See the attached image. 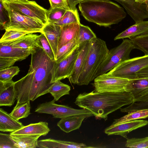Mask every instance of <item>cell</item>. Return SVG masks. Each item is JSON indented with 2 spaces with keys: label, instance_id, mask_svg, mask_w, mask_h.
Here are the masks:
<instances>
[{
  "label": "cell",
  "instance_id": "1",
  "mask_svg": "<svg viewBox=\"0 0 148 148\" xmlns=\"http://www.w3.org/2000/svg\"><path fill=\"white\" fill-rule=\"evenodd\" d=\"M55 60L51 59L40 47L32 49L31 59L27 74L15 82L16 104L33 101L48 93L52 84V71Z\"/></svg>",
  "mask_w": 148,
  "mask_h": 148
},
{
  "label": "cell",
  "instance_id": "2",
  "mask_svg": "<svg viewBox=\"0 0 148 148\" xmlns=\"http://www.w3.org/2000/svg\"><path fill=\"white\" fill-rule=\"evenodd\" d=\"M134 102L130 92H97L94 90L79 94L75 103L79 107L87 109L96 118L108 119L110 114Z\"/></svg>",
  "mask_w": 148,
  "mask_h": 148
},
{
  "label": "cell",
  "instance_id": "3",
  "mask_svg": "<svg viewBox=\"0 0 148 148\" xmlns=\"http://www.w3.org/2000/svg\"><path fill=\"white\" fill-rule=\"evenodd\" d=\"M78 8L86 20L100 26L110 27L126 16L123 8L110 0H85L79 3Z\"/></svg>",
  "mask_w": 148,
  "mask_h": 148
},
{
  "label": "cell",
  "instance_id": "4",
  "mask_svg": "<svg viewBox=\"0 0 148 148\" xmlns=\"http://www.w3.org/2000/svg\"><path fill=\"white\" fill-rule=\"evenodd\" d=\"M109 51L103 40L96 37L90 41L88 53L76 84L88 85L94 79L99 68L107 57Z\"/></svg>",
  "mask_w": 148,
  "mask_h": 148
},
{
  "label": "cell",
  "instance_id": "5",
  "mask_svg": "<svg viewBox=\"0 0 148 148\" xmlns=\"http://www.w3.org/2000/svg\"><path fill=\"white\" fill-rule=\"evenodd\" d=\"M4 7L8 12L9 20L2 26L3 29L19 31L30 33L42 32V29L45 25L43 24L14 10Z\"/></svg>",
  "mask_w": 148,
  "mask_h": 148
},
{
  "label": "cell",
  "instance_id": "6",
  "mask_svg": "<svg viewBox=\"0 0 148 148\" xmlns=\"http://www.w3.org/2000/svg\"><path fill=\"white\" fill-rule=\"evenodd\" d=\"M135 49L131 40L126 39L119 45L109 50L96 73V77L107 73L120 63L130 59L131 52Z\"/></svg>",
  "mask_w": 148,
  "mask_h": 148
},
{
  "label": "cell",
  "instance_id": "7",
  "mask_svg": "<svg viewBox=\"0 0 148 148\" xmlns=\"http://www.w3.org/2000/svg\"><path fill=\"white\" fill-rule=\"evenodd\" d=\"M0 1L4 6L34 18L44 25L48 23L46 14L47 10L34 1L0 0Z\"/></svg>",
  "mask_w": 148,
  "mask_h": 148
},
{
  "label": "cell",
  "instance_id": "8",
  "mask_svg": "<svg viewBox=\"0 0 148 148\" xmlns=\"http://www.w3.org/2000/svg\"><path fill=\"white\" fill-rule=\"evenodd\" d=\"M148 66V55L130 58L122 62L107 73L129 80L134 79L136 73Z\"/></svg>",
  "mask_w": 148,
  "mask_h": 148
},
{
  "label": "cell",
  "instance_id": "9",
  "mask_svg": "<svg viewBox=\"0 0 148 148\" xmlns=\"http://www.w3.org/2000/svg\"><path fill=\"white\" fill-rule=\"evenodd\" d=\"M53 100L39 104L35 112L39 113L51 114L55 118L62 119L74 115H84L88 117L93 115L89 110L85 109H77L65 105L56 103Z\"/></svg>",
  "mask_w": 148,
  "mask_h": 148
},
{
  "label": "cell",
  "instance_id": "10",
  "mask_svg": "<svg viewBox=\"0 0 148 148\" xmlns=\"http://www.w3.org/2000/svg\"><path fill=\"white\" fill-rule=\"evenodd\" d=\"M126 92L132 95L134 102H148V66L136 74L135 78L129 80Z\"/></svg>",
  "mask_w": 148,
  "mask_h": 148
},
{
  "label": "cell",
  "instance_id": "11",
  "mask_svg": "<svg viewBox=\"0 0 148 148\" xmlns=\"http://www.w3.org/2000/svg\"><path fill=\"white\" fill-rule=\"evenodd\" d=\"M129 80L112 75L107 73L100 75L94 79V90L97 92H123Z\"/></svg>",
  "mask_w": 148,
  "mask_h": 148
},
{
  "label": "cell",
  "instance_id": "12",
  "mask_svg": "<svg viewBox=\"0 0 148 148\" xmlns=\"http://www.w3.org/2000/svg\"><path fill=\"white\" fill-rule=\"evenodd\" d=\"M79 52L78 45L69 55L60 61L55 62L52 71L51 82L68 78L71 75Z\"/></svg>",
  "mask_w": 148,
  "mask_h": 148
},
{
  "label": "cell",
  "instance_id": "13",
  "mask_svg": "<svg viewBox=\"0 0 148 148\" xmlns=\"http://www.w3.org/2000/svg\"><path fill=\"white\" fill-rule=\"evenodd\" d=\"M148 121L137 119L120 123H113L104 130L108 135H119L127 138V135L132 131L145 126Z\"/></svg>",
  "mask_w": 148,
  "mask_h": 148
},
{
  "label": "cell",
  "instance_id": "14",
  "mask_svg": "<svg viewBox=\"0 0 148 148\" xmlns=\"http://www.w3.org/2000/svg\"><path fill=\"white\" fill-rule=\"evenodd\" d=\"M120 3L135 23L148 18V11L145 3L136 2V0H114Z\"/></svg>",
  "mask_w": 148,
  "mask_h": 148
},
{
  "label": "cell",
  "instance_id": "15",
  "mask_svg": "<svg viewBox=\"0 0 148 148\" xmlns=\"http://www.w3.org/2000/svg\"><path fill=\"white\" fill-rule=\"evenodd\" d=\"M79 52L72 73L68 78L71 84H77L79 77L84 67L90 47V41L79 45Z\"/></svg>",
  "mask_w": 148,
  "mask_h": 148
},
{
  "label": "cell",
  "instance_id": "16",
  "mask_svg": "<svg viewBox=\"0 0 148 148\" xmlns=\"http://www.w3.org/2000/svg\"><path fill=\"white\" fill-rule=\"evenodd\" d=\"M61 26L51 22L45 25L42 32L44 34L49 42L53 51L55 60L58 51L59 39Z\"/></svg>",
  "mask_w": 148,
  "mask_h": 148
},
{
  "label": "cell",
  "instance_id": "17",
  "mask_svg": "<svg viewBox=\"0 0 148 148\" xmlns=\"http://www.w3.org/2000/svg\"><path fill=\"white\" fill-rule=\"evenodd\" d=\"M15 82L12 79L5 82L0 81V106H11L16 99Z\"/></svg>",
  "mask_w": 148,
  "mask_h": 148
},
{
  "label": "cell",
  "instance_id": "18",
  "mask_svg": "<svg viewBox=\"0 0 148 148\" xmlns=\"http://www.w3.org/2000/svg\"><path fill=\"white\" fill-rule=\"evenodd\" d=\"M31 53L32 49H25L0 44V58L21 61L26 59Z\"/></svg>",
  "mask_w": 148,
  "mask_h": 148
},
{
  "label": "cell",
  "instance_id": "19",
  "mask_svg": "<svg viewBox=\"0 0 148 148\" xmlns=\"http://www.w3.org/2000/svg\"><path fill=\"white\" fill-rule=\"evenodd\" d=\"M50 130L48 123L40 121L24 126L19 129L11 133L10 134L14 136L32 135L45 136Z\"/></svg>",
  "mask_w": 148,
  "mask_h": 148
},
{
  "label": "cell",
  "instance_id": "20",
  "mask_svg": "<svg viewBox=\"0 0 148 148\" xmlns=\"http://www.w3.org/2000/svg\"><path fill=\"white\" fill-rule=\"evenodd\" d=\"M80 24L76 23H73L61 26L58 50L62 47L71 41L74 40L77 41L79 34Z\"/></svg>",
  "mask_w": 148,
  "mask_h": 148
},
{
  "label": "cell",
  "instance_id": "21",
  "mask_svg": "<svg viewBox=\"0 0 148 148\" xmlns=\"http://www.w3.org/2000/svg\"><path fill=\"white\" fill-rule=\"evenodd\" d=\"M87 146L84 143H79L71 141L56 140L51 138L38 140V146L39 148H93Z\"/></svg>",
  "mask_w": 148,
  "mask_h": 148
},
{
  "label": "cell",
  "instance_id": "22",
  "mask_svg": "<svg viewBox=\"0 0 148 148\" xmlns=\"http://www.w3.org/2000/svg\"><path fill=\"white\" fill-rule=\"evenodd\" d=\"M148 33V21H142L136 23L126 29L119 34L114 38V40L129 38L130 39Z\"/></svg>",
  "mask_w": 148,
  "mask_h": 148
},
{
  "label": "cell",
  "instance_id": "23",
  "mask_svg": "<svg viewBox=\"0 0 148 148\" xmlns=\"http://www.w3.org/2000/svg\"><path fill=\"white\" fill-rule=\"evenodd\" d=\"M38 36L39 35L38 34L30 33L15 40L0 43V44L25 49H32L36 47H40L38 40Z\"/></svg>",
  "mask_w": 148,
  "mask_h": 148
},
{
  "label": "cell",
  "instance_id": "24",
  "mask_svg": "<svg viewBox=\"0 0 148 148\" xmlns=\"http://www.w3.org/2000/svg\"><path fill=\"white\" fill-rule=\"evenodd\" d=\"M24 126L19 121L14 119L7 112L0 109V131L12 132Z\"/></svg>",
  "mask_w": 148,
  "mask_h": 148
},
{
  "label": "cell",
  "instance_id": "25",
  "mask_svg": "<svg viewBox=\"0 0 148 148\" xmlns=\"http://www.w3.org/2000/svg\"><path fill=\"white\" fill-rule=\"evenodd\" d=\"M88 117L84 115L69 116L61 119L57 125L61 130L68 133L79 129L84 119Z\"/></svg>",
  "mask_w": 148,
  "mask_h": 148
},
{
  "label": "cell",
  "instance_id": "26",
  "mask_svg": "<svg viewBox=\"0 0 148 148\" xmlns=\"http://www.w3.org/2000/svg\"><path fill=\"white\" fill-rule=\"evenodd\" d=\"M11 136L18 148H37L38 139L41 136L40 135H11Z\"/></svg>",
  "mask_w": 148,
  "mask_h": 148
},
{
  "label": "cell",
  "instance_id": "27",
  "mask_svg": "<svg viewBox=\"0 0 148 148\" xmlns=\"http://www.w3.org/2000/svg\"><path fill=\"white\" fill-rule=\"evenodd\" d=\"M60 80L54 82L49 89L48 92L54 97L53 100L57 101L62 96L69 95L71 87L69 85L61 82Z\"/></svg>",
  "mask_w": 148,
  "mask_h": 148
},
{
  "label": "cell",
  "instance_id": "28",
  "mask_svg": "<svg viewBox=\"0 0 148 148\" xmlns=\"http://www.w3.org/2000/svg\"><path fill=\"white\" fill-rule=\"evenodd\" d=\"M30 101L16 104L10 114V115L14 119L18 121L20 119L28 117L31 114Z\"/></svg>",
  "mask_w": 148,
  "mask_h": 148
},
{
  "label": "cell",
  "instance_id": "29",
  "mask_svg": "<svg viewBox=\"0 0 148 148\" xmlns=\"http://www.w3.org/2000/svg\"><path fill=\"white\" fill-rule=\"evenodd\" d=\"M148 117V109L134 110L119 119H115L113 122L118 123Z\"/></svg>",
  "mask_w": 148,
  "mask_h": 148
},
{
  "label": "cell",
  "instance_id": "30",
  "mask_svg": "<svg viewBox=\"0 0 148 148\" xmlns=\"http://www.w3.org/2000/svg\"><path fill=\"white\" fill-rule=\"evenodd\" d=\"M57 25L62 26L73 23L80 24L79 14L77 8L75 10H67L63 16L58 21L53 23Z\"/></svg>",
  "mask_w": 148,
  "mask_h": 148
},
{
  "label": "cell",
  "instance_id": "31",
  "mask_svg": "<svg viewBox=\"0 0 148 148\" xmlns=\"http://www.w3.org/2000/svg\"><path fill=\"white\" fill-rule=\"evenodd\" d=\"M135 49L148 55V33L130 39Z\"/></svg>",
  "mask_w": 148,
  "mask_h": 148
},
{
  "label": "cell",
  "instance_id": "32",
  "mask_svg": "<svg viewBox=\"0 0 148 148\" xmlns=\"http://www.w3.org/2000/svg\"><path fill=\"white\" fill-rule=\"evenodd\" d=\"M96 37L95 34L89 27L81 23L79 24V34L77 40L78 45L84 42L90 41Z\"/></svg>",
  "mask_w": 148,
  "mask_h": 148
},
{
  "label": "cell",
  "instance_id": "33",
  "mask_svg": "<svg viewBox=\"0 0 148 148\" xmlns=\"http://www.w3.org/2000/svg\"><path fill=\"white\" fill-rule=\"evenodd\" d=\"M78 45L77 41L74 40L62 47L58 50L55 62H59L64 58L70 54Z\"/></svg>",
  "mask_w": 148,
  "mask_h": 148
},
{
  "label": "cell",
  "instance_id": "34",
  "mask_svg": "<svg viewBox=\"0 0 148 148\" xmlns=\"http://www.w3.org/2000/svg\"><path fill=\"white\" fill-rule=\"evenodd\" d=\"M66 10L62 8H50L47 10L46 13L48 22L54 23L58 21L63 16Z\"/></svg>",
  "mask_w": 148,
  "mask_h": 148
},
{
  "label": "cell",
  "instance_id": "35",
  "mask_svg": "<svg viewBox=\"0 0 148 148\" xmlns=\"http://www.w3.org/2000/svg\"><path fill=\"white\" fill-rule=\"evenodd\" d=\"M19 71V68L16 66H12L0 70V81L5 82L12 79Z\"/></svg>",
  "mask_w": 148,
  "mask_h": 148
},
{
  "label": "cell",
  "instance_id": "36",
  "mask_svg": "<svg viewBox=\"0 0 148 148\" xmlns=\"http://www.w3.org/2000/svg\"><path fill=\"white\" fill-rule=\"evenodd\" d=\"M0 40V43L12 41L27 34L28 32L14 30H5Z\"/></svg>",
  "mask_w": 148,
  "mask_h": 148
},
{
  "label": "cell",
  "instance_id": "37",
  "mask_svg": "<svg viewBox=\"0 0 148 148\" xmlns=\"http://www.w3.org/2000/svg\"><path fill=\"white\" fill-rule=\"evenodd\" d=\"M125 146L130 148L148 147V136L142 138H127Z\"/></svg>",
  "mask_w": 148,
  "mask_h": 148
},
{
  "label": "cell",
  "instance_id": "38",
  "mask_svg": "<svg viewBox=\"0 0 148 148\" xmlns=\"http://www.w3.org/2000/svg\"><path fill=\"white\" fill-rule=\"evenodd\" d=\"M38 40L40 46L42 48L48 56L51 59L55 60L51 47L45 36L42 33L39 35Z\"/></svg>",
  "mask_w": 148,
  "mask_h": 148
},
{
  "label": "cell",
  "instance_id": "39",
  "mask_svg": "<svg viewBox=\"0 0 148 148\" xmlns=\"http://www.w3.org/2000/svg\"><path fill=\"white\" fill-rule=\"evenodd\" d=\"M0 148H18L10 134L0 133Z\"/></svg>",
  "mask_w": 148,
  "mask_h": 148
},
{
  "label": "cell",
  "instance_id": "40",
  "mask_svg": "<svg viewBox=\"0 0 148 148\" xmlns=\"http://www.w3.org/2000/svg\"><path fill=\"white\" fill-rule=\"evenodd\" d=\"M145 109H148V102H133L128 106L120 109L121 112L128 113L134 110Z\"/></svg>",
  "mask_w": 148,
  "mask_h": 148
},
{
  "label": "cell",
  "instance_id": "41",
  "mask_svg": "<svg viewBox=\"0 0 148 148\" xmlns=\"http://www.w3.org/2000/svg\"><path fill=\"white\" fill-rule=\"evenodd\" d=\"M50 8H60L66 10H71L66 0H49Z\"/></svg>",
  "mask_w": 148,
  "mask_h": 148
},
{
  "label": "cell",
  "instance_id": "42",
  "mask_svg": "<svg viewBox=\"0 0 148 148\" xmlns=\"http://www.w3.org/2000/svg\"><path fill=\"white\" fill-rule=\"evenodd\" d=\"M16 62L13 59L0 58V70L12 66Z\"/></svg>",
  "mask_w": 148,
  "mask_h": 148
},
{
  "label": "cell",
  "instance_id": "43",
  "mask_svg": "<svg viewBox=\"0 0 148 148\" xmlns=\"http://www.w3.org/2000/svg\"><path fill=\"white\" fill-rule=\"evenodd\" d=\"M68 5L71 10H75L77 8L76 5L85 0H66Z\"/></svg>",
  "mask_w": 148,
  "mask_h": 148
},
{
  "label": "cell",
  "instance_id": "44",
  "mask_svg": "<svg viewBox=\"0 0 148 148\" xmlns=\"http://www.w3.org/2000/svg\"><path fill=\"white\" fill-rule=\"evenodd\" d=\"M136 1L140 3H145V2L148 0H136Z\"/></svg>",
  "mask_w": 148,
  "mask_h": 148
},
{
  "label": "cell",
  "instance_id": "45",
  "mask_svg": "<svg viewBox=\"0 0 148 148\" xmlns=\"http://www.w3.org/2000/svg\"><path fill=\"white\" fill-rule=\"evenodd\" d=\"M145 3L146 4L147 6V10L148 11V1H147L145 2Z\"/></svg>",
  "mask_w": 148,
  "mask_h": 148
},
{
  "label": "cell",
  "instance_id": "46",
  "mask_svg": "<svg viewBox=\"0 0 148 148\" xmlns=\"http://www.w3.org/2000/svg\"></svg>",
  "mask_w": 148,
  "mask_h": 148
}]
</instances>
